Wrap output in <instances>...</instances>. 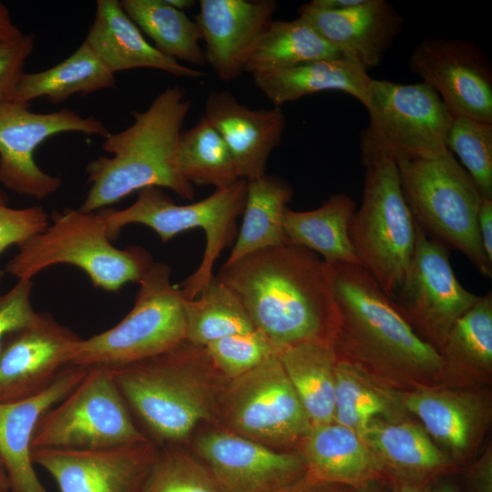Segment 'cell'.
I'll list each match as a JSON object with an SVG mask.
<instances>
[{
  "label": "cell",
  "instance_id": "obj_1",
  "mask_svg": "<svg viewBox=\"0 0 492 492\" xmlns=\"http://www.w3.org/2000/svg\"><path fill=\"white\" fill-rule=\"evenodd\" d=\"M216 277L240 298L276 353L305 342L333 343L339 313L331 267L315 252L293 244L272 247L223 264Z\"/></svg>",
  "mask_w": 492,
  "mask_h": 492
},
{
  "label": "cell",
  "instance_id": "obj_2",
  "mask_svg": "<svg viewBox=\"0 0 492 492\" xmlns=\"http://www.w3.org/2000/svg\"><path fill=\"white\" fill-rule=\"evenodd\" d=\"M191 107L185 90L170 87L159 93L144 111H133V123L104 138L101 156L86 167L87 197L79 210L95 212L134 191L149 187L167 188L185 200L195 190L179 173L177 147Z\"/></svg>",
  "mask_w": 492,
  "mask_h": 492
},
{
  "label": "cell",
  "instance_id": "obj_3",
  "mask_svg": "<svg viewBox=\"0 0 492 492\" xmlns=\"http://www.w3.org/2000/svg\"><path fill=\"white\" fill-rule=\"evenodd\" d=\"M208 361L203 347L185 341L162 354L109 368L130 412L156 440L172 444L212 416L214 395L203 377Z\"/></svg>",
  "mask_w": 492,
  "mask_h": 492
},
{
  "label": "cell",
  "instance_id": "obj_4",
  "mask_svg": "<svg viewBox=\"0 0 492 492\" xmlns=\"http://www.w3.org/2000/svg\"><path fill=\"white\" fill-rule=\"evenodd\" d=\"M329 265L345 351L414 372L432 374L443 367L437 349L415 333L362 266Z\"/></svg>",
  "mask_w": 492,
  "mask_h": 492
},
{
  "label": "cell",
  "instance_id": "obj_5",
  "mask_svg": "<svg viewBox=\"0 0 492 492\" xmlns=\"http://www.w3.org/2000/svg\"><path fill=\"white\" fill-rule=\"evenodd\" d=\"M51 219L43 231L18 246L5 273L32 281L53 265L71 264L81 269L95 287L114 292L126 283L138 282L153 263L149 252L139 246L115 247L97 211L67 208L53 211Z\"/></svg>",
  "mask_w": 492,
  "mask_h": 492
},
{
  "label": "cell",
  "instance_id": "obj_6",
  "mask_svg": "<svg viewBox=\"0 0 492 492\" xmlns=\"http://www.w3.org/2000/svg\"><path fill=\"white\" fill-rule=\"evenodd\" d=\"M401 189L415 223L427 236L463 253L491 278L477 229L482 197L474 181L447 150L431 159L395 162Z\"/></svg>",
  "mask_w": 492,
  "mask_h": 492
},
{
  "label": "cell",
  "instance_id": "obj_7",
  "mask_svg": "<svg viewBox=\"0 0 492 492\" xmlns=\"http://www.w3.org/2000/svg\"><path fill=\"white\" fill-rule=\"evenodd\" d=\"M247 181L238 180L232 186L215 190L209 197L187 205L176 204L159 187L138 191L130 206L122 210L105 208L97 212L102 217L108 238L115 241L123 227L142 224L152 229L163 242L186 231L201 229L206 246L197 270L179 285L185 299L196 298L214 276L216 260L237 236V219L242 215Z\"/></svg>",
  "mask_w": 492,
  "mask_h": 492
},
{
  "label": "cell",
  "instance_id": "obj_8",
  "mask_svg": "<svg viewBox=\"0 0 492 492\" xmlns=\"http://www.w3.org/2000/svg\"><path fill=\"white\" fill-rule=\"evenodd\" d=\"M171 269L154 262L139 280L129 313L110 329L72 347L67 365L119 367L167 353L186 341L184 296Z\"/></svg>",
  "mask_w": 492,
  "mask_h": 492
},
{
  "label": "cell",
  "instance_id": "obj_9",
  "mask_svg": "<svg viewBox=\"0 0 492 492\" xmlns=\"http://www.w3.org/2000/svg\"><path fill=\"white\" fill-rule=\"evenodd\" d=\"M362 164L363 198L350 222V241L360 266L391 298L411 263L416 224L403 195L395 161L373 158Z\"/></svg>",
  "mask_w": 492,
  "mask_h": 492
},
{
  "label": "cell",
  "instance_id": "obj_10",
  "mask_svg": "<svg viewBox=\"0 0 492 492\" xmlns=\"http://www.w3.org/2000/svg\"><path fill=\"white\" fill-rule=\"evenodd\" d=\"M364 108L369 122L361 133V161L431 159L448 150L453 115L427 84L373 78Z\"/></svg>",
  "mask_w": 492,
  "mask_h": 492
},
{
  "label": "cell",
  "instance_id": "obj_11",
  "mask_svg": "<svg viewBox=\"0 0 492 492\" xmlns=\"http://www.w3.org/2000/svg\"><path fill=\"white\" fill-rule=\"evenodd\" d=\"M146 440L111 369L91 366L80 383L41 416L32 449H97Z\"/></svg>",
  "mask_w": 492,
  "mask_h": 492
},
{
  "label": "cell",
  "instance_id": "obj_12",
  "mask_svg": "<svg viewBox=\"0 0 492 492\" xmlns=\"http://www.w3.org/2000/svg\"><path fill=\"white\" fill-rule=\"evenodd\" d=\"M222 405L230 431L268 446L304 438L312 428L276 354L232 379Z\"/></svg>",
  "mask_w": 492,
  "mask_h": 492
},
{
  "label": "cell",
  "instance_id": "obj_13",
  "mask_svg": "<svg viewBox=\"0 0 492 492\" xmlns=\"http://www.w3.org/2000/svg\"><path fill=\"white\" fill-rule=\"evenodd\" d=\"M29 104L0 102V182L19 195L42 200L60 188V177L43 171L35 151L46 139L64 132H80L106 138L109 132L94 116L83 117L63 108L33 112Z\"/></svg>",
  "mask_w": 492,
  "mask_h": 492
},
{
  "label": "cell",
  "instance_id": "obj_14",
  "mask_svg": "<svg viewBox=\"0 0 492 492\" xmlns=\"http://www.w3.org/2000/svg\"><path fill=\"white\" fill-rule=\"evenodd\" d=\"M478 297L456 279L448 248L416 224L411 263L401 287L391 297L408 323H415L431 342L442 347L454 323Z\"/></svg>",
  "mask_w": 492,
  "mask_h": 492
},
{
  "label": "cell",
  "instance_id": "obj_15",
  "mask_svg": "<svg viewBox=\"0 0 492 492\" xmlns=\"http://www.w3.org/2000/svg\"><path fill=\"white\" fill-rule=\"evenodd\" d=\"M407 65L453 116L492 123V67L476 42L425 37L414 47Z\"/></svg>",
  "mask_w": 492,
  "mask_h": 492
},
{
  "label": "cell",
  "instance_id": "obj_16",
  "mask_svg": "<svg viewBox=\"0 0 492 492\" xmlns=\"http://www.w3.org/2000/svg\"><path fill=\"white\" fill-rule=\"evenodd\" d=\"M196 448L221 492H299L306 487L302 457L231 431L207 432Z\"/></svg>",
  "mask_w": 492,
  "mask_h": 492
},
{
  "label": "cell",
  "instance_id": "obj_17",
  "mask_svg": "<svg viewBox=\"0 0 492 492\" xmlns=\"http://www.w3.org/2000/svg\"><path fill=\"white\" fill-rule=\"evenodd\" d=\"M157 455L149 440L107 448L32 451L34 464L54 478L59 492H140Z\"/></svg>",
  "mask_w": 492,
  "mask_h": 492
},
{
  "label": "cell",
  "instance_id": "obj_18",
  "mask_svg": "<svg viewBox=\"0 0 492 492\" xmlns=\"http://www.w3.org/2000/svg\"><path fill=\"white\" fill-rule=\"evenodd\" d=\"M79 339L46 312L10 333L0 351V403L21 401L49 387L68 366Z\"/></svg>",
  "mask_w": 492,
  "mask_h": 492
},
{
  "label": "cell",
  "instance_id": "obj_19",
  "mask_svg": "<svg viewBox=\"0 0 492 492\" xmlns=\"http://www.w3.org/2000/svg\"><path fill=\"white\" fill-rule=\"evenodd\" d=\"M277 8L273 0H200L196 23L205 57L216 76L231 81L245 71L250 54Z\"/></svg>",
  "mask_w": 492,
  "mask_h": 492
},
{
  "label": "cell",
  "instance_id": "obj_20",
  "mask_svg": "<svg viewBox=\"0 0 492 492\" xmlns=\"http://www.w3.org/2000/svg\"><path fill=\"white\" fill-rule=\"evenodd\" d=\"M298 14L343 57L365 71L381 63L404 26L401 14L385 0H364L343 10L322 9L309 2Z\"/></svg>",
  "mask_w": 492,
  "mask_h": 492
},
{
  "label": "cell",
  "instance_id": "obj_21",
  "mask_svg": "<svg viewBox=\"0 0 492 492\" xmlns=\"http://www.w3.org/2000/svg\"><path fill=\"white\" fill-rule=\"evenodd\" d=\"M203 117L228 146L241 179L263 176L272 150L281 142L286 118L281 107L251 109L228 90L208 95Z\"/></svg>",
  "mask_w": 492,
  "mask_h": 492
},
{
  "label": "cell",
  "instance_id": "obj_22",
  "mask_svg": "<svg viewBox=\"0 0 492 492\" xmlns=\"http://www.w3.org/2000/svg\"><path fill=\"white\" fill-rule=\"evenodd\" d=\"M87 370L85 366L68 365L39 394L17 402L0 403V458L11 492H48L34 468V433L41 416L67 395Z\"/></svg>",
  "mask_w": 492,
  "mask_h": 492
},
{
  "label": "cell",
  "instance_id": "obj_23",
  "mask_svg": "<svg viewBox=\"0 0 492 492\" xmlns=\"http://www.w3.org/2000/svg\"><path fill=\"white\" fill-rule=\"evenodd\" d=\"M108 69L116 74L153 68L177 77L199 78L204 73L170 58L149 44L118 0H97L92 25L84 40Z\"/></svg>",
  "mask_w": 492,
  "mask_h": 492
},
{
  "label": "cell",
  "instance_id": "obj_24",
  "mask_svg": "<svg viewBox=\"0 0 492 492\" xmlns=\"http://www.w3.org/2000/svg\"><path fill=\"white\" fill-rule=\"evenodd\" d=\"M252 79L276 107L324 91L344 92L365 107L373 80L367 71L344 57L256 73L252 74Z\"/></svg>",
  "mask_w": 492,
  "mask_h": 492
},
{
  "label": "cell",
  "instance_id": "obj_25",
  "mask_svg": "<svg viewBox=\"0 0 492 492\" xmlns=\"http://www.w3.org/2000/svg\"><path fill=\"white\" fill-rule=\"evenodd\" d=\"M311 477L326 484L362 487L378 473V463L359 434L332 422L312 426L303 438Z\"/></svg>",
  "mask_w": 492,
  "mask_h": 492
},
{
  "label": "cell",
  "instance_id": "obj_26",
  "mask_svg": "<svg viewBox=\"0 0 492 492\" xmlns=\"http://www.w3.org/2000/svg\"><path fill=\"white\" fill-rule=\"evenodd\" d=\"M354 212V200L343 193L333 194L315 210L295 211L288 208L283 217L288 244L304 247L329 264L360 265L349 236Z\"/></svg>",
  "mask_w": 492,
  "mask_h": 492
},
{
  "label": "cell",
  "instance_id": "obj_27",
  "mask_svg": "<svg viewBox=\"0 0 492 492\" xmlns=\"http://www.w3.org/2000/svg\"><path fill=\"white\" fill-rule=\"evenodd\" d=\"M276 355L312 426L333 422L337 355L333 343H301L279 350Z\"/></svg>",
  "mask_w": 492,
  "mask_h": 492
},
{
  "label": "cell",
  "instance_id": "obj_28",
  "mask_svg": "<svg viewBox=\"0 0 492 492\" xmlns=\"http://www.w3.org/2000/svg\"><path fill=\"white\" fill-rule=\"evenodd\" d=\"M293 191L291 185L274 175L247 181L242 221L228 265L252 252L288 244L283 217Z\"/></svg>",
  "mask_w": 492,
  "mask_h": 492
},
{
  "label": "cell",
  "instance_id": "obj_29",
  "mask_svg": "<svg viewBox=\"0 0 492 492\" xmlns=\"http://www.w3.org/2000/svg\"><path fill=\"white\" fill-rule=\"evenodd\" d=\"M115 86V74L83 41L56 66L40 72L24 73L11 101L29 104L31 100L46 97L52 103H60L76 94L88 95Z\"/></svg>",
  "mask_w": 492,
  "mask_h": 492
},
{
  "label": "cell",
  "instance_id": "obj_30",
  "mask_svg": "<svg viewBox=\"0 0 492 492\" xmlns=\"http://www.w3.org/2000/svg\"><path fill=\"white\" fill-rule=\"evenodd\" d=\"M377 463L400 477L421 478L444 468L446 457L418 425L373 419L360 436Z\"/></svg>",
  "mask_w": 492,
  "mask_h": 492
},
{
  "label": "cell",
  "instance_id": "obj_31",
  "mask_svg": "<svg viewBox=\"0 0 492 492\" xmlns=\"http://www.w3.org/2000/svg\"><path fill=\"white\" fill-rule=\"evenodd\" d=\"M339 57L343 56L304 19L273 20L250 54L245 72L252 75Z\"/></svg>",
  "mask_w": 492,
  "mask_h": 492
},
{
  "label": "cell",
  "instance_id": "obj_32",
  "mask_svg": "<svg viewBox=\"0 0 492 492\" xmlns=\"http://www.w3.org/2000/svg\"><path fill=\"white\" fill-rule=\"evenodd\" d=\"M119 3L161 54L197 66L206 64L200 46L202 37L199 26L184 11L174 8L166 0H122Z\"/></svg>",
  "mask_w": 492,
  "mask_h": 492
},
{
  "label": "cell",
  "instance_id": "obj_33",
  "mask_svg": "<svg viewBox=\"0 0 492 492\" xmlns=\"http://www.w3.org/2000/svg\"><path fill=\"white\" fill-rule=\"evenodd\" d=\"M184 315L186 341L200 347L256 329L240 298L216 276L196 298L184 300Z\"/></svg>",
  "mask_w": 492,
  "mask_h": 492
},
{
  "label": "cell",
  "instance_id": "obj_34",
  "mask_svg": "<svg viewBox=\"0 0 492 492\" xmlns=\"http://www.w3.org/2000/svg\"><path fill=\"white\" fill-rule=\"evenodd\" d=\"M176 161L180 175L192 186L210 185L222 190L241 179L228 146L203 116L181 132Z\"/></svg>",
  "mask_w": 492,
  "mask_h": 492
},
{
  "label": "cell",
  "instance_id": "obj_35",
  "mask_svg": "<svg viewBox=\"0 0 492 492\" xmlns=\"http://www.w3.org/2000/svg\"><path fill=\"white\" fill-rule=\"evenodd\" d=\"M405 403L435 438L455 449L467 446L474 428L475 414L459 397L423 390L410 395Z\"/></svg>",
  "mask_w": 492,
  "mask_h": 492
},
{
  "label": "cell",
  "instance_id": "obj_36",
  "mask_svg": "<svg viewBox=\"0 0 492 492\" xmlns=\"http://www.w3.org/2000/svg\"><path fill=\"white\" fill-rule=\"evenodd\" d=\"M334 374L333 422L361 436L373 419L388 412L387 397L347 361H337Z\"/></svg>",
  "mask_w": 492,
  "mask_h": 492
},
{
  "label": "cell",
  "instance_id": "obj_37",
  "mask_svg": "<svg viewBox=\"0 0 492 492\" xmlns=\"http://www.w3.org/2000/svg\"><path fill=\"white\" fill-rule=\"evenodd\" d=\"M443 359L488 369L492 364V294L489 291L452 325L443 344Z\"/></svg>",
  "mask_w": 492,
  "mask_h": 492
},
{
  "label": "cell",
  "instance_id": "obj_38",
  "mask_svg": "<svg viewBox=\"0 0 492 492\" xmlns=\"http://www.w3.org/2000/svg\"><path fill=\"white\" fill-rule=\"evenodd\" d=\"M446 144L459 158L481 197L492 200V123L453 116Z\"/></svg>",
  "mask_w": 492,
  "mask_h": 492
},
{
  "label": "cell",
  "instance_id": "obj_39",
  "mask_svg": "<svg viewBox=\"0 0 492 492\" xmlns=\"http://www.w3.org/2000/svg\"><path fill=\"white\" fill-rule=\"evenodd\" d=\"M140 492H221L209 470L185 451L158 452Z\"/></svg>",
  "mask_w": 492,
  "mask_h": 492
},
{
  "label": "cell",
  "instance_id": "obj_40",
  "mask_svg": "<svg viewBox=\"0 0 492 492\" xmlns=\"http://www.w3.org/2000/svg\"><path fill=\"white\" fill-rule=\"evenodd\" d=\"M203 348L210 364L231 380L276 354L274 346L257 329L220 338Z\"/></svg>",
  "mask_w": 492,
  "mask_h": 492
},
{
  "label": "cell",
  "instance_id": "obj_41",
  "mask_svg": "<svg viewBox=\"0 0 492 492\" xmlns=\"http://www.w3.org/2000/svg\"><path fill=\"white\" fill-rule=\"evenodd\" d=\"M7 203V196L0 190V254L12 245L18 247L49 225L48 215L41 206L15 209Z\"/></svg>",
  "mask_w": 492,
  "mask_h": 492
},
{
  "label": "cell",
  "instance_id": "obj_42",
  "mask_svg": "<svg viewBox=\"0 0 492 492\" xmlns=\"http://www.w3.org/2000/svg\"><path fill=\"white\" fill-rule=\"evenodd\" d=\"M35 42L34 33L0 41V102L11 101Z\"/></svg>",
  "mask_w": 492,
  "mask_h": 492
},
{
  "label": "cell",
  "instance_id": "obj_43",
  "mask_svg": "<svg viewBox=\"0 0 492 492\" xmlns=\"http://www.w3.org/2000/svg\"><path fill=\"white\" fill-rule=\"evenodd\" d=\"M33 282L18 280L7 292L0 291V351L5 338L28 325L37 315L30 296Z\"/></svg>",
  "mask_w": 492,
  "mask_h": 492
},
{
  "label": "cell",
  "instance_id": "obj_44",
  "mask_svg": "<svg viewBox=\"0 0 492 492\" xmlns=\"http://www.w3.org/2000/svg\"><path fill=\"white\" fill-rule=\"evenodd\" d=\"M477 229L485 254L492 262V200L482 198L477 214Z\"/></svg>",
  "mask_w": 492,
  "mask_h": 492
},
{
  "label": "cell",
  "instance_id": "obj_45",
  "mask_svg": "<svg viewBox=\"0 0 492 492\" xmlns=\"http://www.w3.org/2000/svg\"><path fill=\"white\" fill-rule=\"evenodd\" d=\"M475 492H492L491 456H485L473 472Z\"/></svg>",
  "mask_w": 492,
  "mask_h": 492
},
{
  "label": "cell",
  "instance_id": "obj_46",
  "mask_svg": "<svg viewBox=\"0 0 492 492\" xmlns=\"http://www.w3.org/2000/svg\"><path fill=\"white\" fill-rule=\"evenodd\" d=\"M21 30L14 24L8 8L0 2V41L21 35Z\"/></svg>",
  "mask_w": 492,
  "mask_h": 492
},
{
  "label": "cell",
  "instance_id": "obj_47",
  "mask_svg": "<svg viewBox=\"0 0 492 492\" xmlns=\"http://www.w3.org/2000/svg\"><path fill=\"white\" fill-rule=\"evenodd\" d=\"M364 0H313L310 3L319 8L327 10L347 9L363 3Z\"/></svg>",
  "mask_w": 492,
  "mask_h": 492
},
{
  "label": "cell",
  "instance_id": "obj_48",
  "mask_svg": "<svg viewBox=\"0 0 492 492\" xmlns=\"http://www.w3.org/2000/svg\"><path fill=\"white\" fill-rule=\"evenodd\" d=\"M394 492H428L423 486L415 483H396L393 487Z\"/></svg>",
  "mask_w": 492,
  "mask_h": 492
},
{
  "label": "cell",
  "instance_id": "obj_49",
  "mask_svg": "<svg viewBox=\"0 0 492 492\" xmlns=\"http://www.w3.org/2000/svg\"><path fill=\"white\" fill-rule=\"evenodd\" d=\"M10 485L5 466L0 458V492H9Z\"/></svg>",
  "mask_w": 492,
  "mask_h": 492
},
{
  "label": "cell",
  "instance_id": "obj_50",
  "mask_svg": "<svg viewBox=\"0 0 492 492\" xmlns=\"http://www.w3.org/2000/svg\"><path fill=\"white\" fill-rule=\"evenodd\" d=\"M166 2L174 8L181 11L195 5L194 1L191 0H166Z\"/></svg>",
  "mask_w": 492,
  "mask_h": 492
},
{
  "label": "cell",
  "instance_id": "obj_51",
  "mask_svg": "<svg viewBox=\"0 0 492 492\" xmlns=\"http://www.w3.org/2000/svg\"><path fill=\"white\" fill-rule=\"evenodd\" d=\"M299 492H343L339 490L328 489L324 487H305Z\"/></svg>",
  "mask_w": 492,
  "mask_h": 492
},
{
  "label": "cell",
  "instance_id": "obj_52",
  "mask_svg": "<svg viewBox=\"0 0 492 492\" xmlns=\"http://www.w3.org/2000/svg\"><path fill=\"white\" fill-rule=\"evenodd\" d=\"M436 492H456L452 487L444 486L440 487Z\"/></svg>",
  "mask_w": 492,
  "mask_h": 492
}]
</instances>
